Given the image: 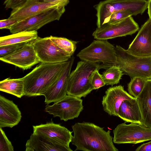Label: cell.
<instances>
[{
    "mask_svg": "<svg viewBox=\"0 0 151 151\" xmlns=\"http://www.w3.org/2000/svg\"><path fill=\"white\" fill-rule=\"evenodd\" d=\"M0 90L21 98L24 96V81L23 78H6L0 82Z\"/></svg>",
    "mask_w": 151,
    "mask_h": 151,
    "instance_id": "obj_23",
    "label": "cell"
},
{
    "mask_svg": "<svg viewBox=\"0 0 151 151\" xmlns=\"http://www.w3.org/2000/svg\"><path fill=\"white\" fill-rule=\"evenodd\" d=\"M146 81L139 78H131L127 86L128 93L135 98L137 97L142 91Z\"/></svg>",
    "mask_w": 151,
    "mask_h": 151,
    "instance_id": "obj_26",
    "label": "cell"
},
{
    "mask_svg": "<svg viewBox=\"0 0 151 151\" xmlns=\"http://www.w3.org/2000/svg\"><path fill=\"white\" fill-rule=\"evenodd\" d=\"M31 42L41 63L65 62L68 61L72 56L58 46L51 40L50 37H38Z\"/></svg>",
    "mask_w": 151,
    "mask_h": 151,
    "instance_id": "obj_9",
    "label": "cell"
},
{
    "mask_svg": "<svg viewBox=\"0 0 151 151\" xmlns=\"http://www.w3.org/2000/svg\"><path fill=\"white\" fill-rule=\"evenodd\" d=\"M51 40L59 48L71 55L73 54L76 48L78 42L64 37L50 36Z\"/></svg>",
    "mask_w": 151,
    "mask_h": 151,
    "instance_id": "obj_25",
    "label": "cell"
},
{
    "mask_svg": "<svg viewBox=\"0 0 151 151\" xmlns=\"http://www.w3.org/2000/svg\"><path fill=\"white\" fill-rule=\"evenodd\" d=\"M97 13V27L108 22L114 13L127 11L134 13L137 7L136 0H105L100 2L94 6Z\"/></svg>",
    "mask_w": 151,
    "mask_h": 151,
    "instance_id": "obj_12",
    "label": "cell"
},
{
    "mask_svg": "<svg viewBox=\"0 0 151 151\" xmlns=\"http://www.w3.org/2000/svg\"><path fill=\"white\" fill-rule=\"evenodd\" d=\"M18 22L17 20L9 18L7 19L1 20L0 21V29H9L12 26Z\"/></svg>",
    "mask_w": 151,
    "mask_h": 151,
    "instance_id": "obj_32",
    "label": "cell"
},
{
    "mask_svg": "<svg viewBox=\"0 0 151 151\" xmlns=\"http://www.w3.org/2000/svg\"><path fill=\"white\" fill-rule=\"evenodd\" d=\"M99 66L96 63L83 60L78 62L74 70L70 73L68 81L67 95L81 98L89 94L93 88L89 80L92 72Z\"/></svg>",
    "mask_w": 151,
    "mask_h": 151,
    "instance_id": "obj_5",
    "label": "cell"
},
{
    "mask_svg": "<svg viewBox=\"0 0 151 151\" xmlns=\"http://www.w3.org/2000/svg\"><path fill=\"white\" fill-rule=\"evenodd\" d=\"M127 52L140 57L151 56V19L149 18L142 26L135 38L130 44Z\"/></svg>",
    "mask_w": 151,
    "mask_h": 151,
    "instance_id": "obj_17",
    "label": "cell"
},
{
    "mask_svg": "<svg viewBox=\"0 0 151 151\" xmlns=\"http://www.w3.org/2000/svg\"><path fill=\"white\" fill-rule=\"evenodd\" d=\"M65 7L51 9L19 22L11 27L10 32L14 34L24 31H37L47 24L59 20L65 11Z\"/></svg>",
    "mask_w": 151,
    "mask_h": 151,
    "instance_id": "obj_8",
    "label": "cell"
},
{
    "mask_svg": "<svg viewBox=\"0 0 151 151\" xmlns=\"http://www.w3.org/2000/svg\"><path fill=\"white\" fill-rule=\"evenodd\" d=\"M148 14L150 19H151V0L148 1L147 8Z\"/></svg>",
    "mask_w": 151,
    "mask_h": 151,
    "instance_id": "obj_34",
    "label": "cell"
},
{
    "mask_svg": "<svg viewBox=\"0 0 151 151\" xmlns=\"http://www.w3.org/2000/svg\"><path fill=\"white\" fill-rule=\"evenodd\" d=\"M14 147L4 132L0 127V151H13Z\"/></svg>",
    "mask_w": 151,
    "mask_h": 151,
    "instance_id": "obj_28",
    "label": "cell"
},
{
    "mask_svg": "<svg viewBox=\"0 0 151 151\" xmlns=\"http://www.w3.org/2000/svg\"><path fill=\"white\" fill-rule=\"evenodd\" d=\"M132 16V14L128 11H121L116 12L111 14L108 23L117 22Z\"/></svg>",
    "mask_w": 151,
    "mask_h": 151,
    "instance_id": "obj_30",
    "label": "cell"
},
{
    "mask_svg": "<svg viewBox=\"0 0 151 151\" xmlns=\"http://www.w3.org/2000/svg\"><path fill=\"white\" fill-rule=\"evenodd\" d=\"M116 65L123 74L131 78H139L146 81L151 80V56L140 57L129 53L121 46L115 47Z\"/></svg>",
    "mask_w": 151,
    "mask_h": 151,
    "instance_id": "obj_3",
    "label": "cell"
},
{
    "mask_svg": "<svg viewBox=\"0 0 151 151\" xmlns=\"http://www.w3.org/2000/svg\"><path fill=\"white\" fill-rule=\"evenodd\" d=\"M136 151H151V140L144 143L138 147L135 150Z\"/></svg>",
    "mask_w": 151,
    "mask_h": 151,
    "instance_id": "obj_33",
    "label": "cell"
},
{
    "mask_svg": "<svg viewBox=\"0 0 151 151\" xmlns=\"http://www.w3.org/2000/svg\"><path fill=\"white\" fill-rule=\"evenodd\" d=\"M118 116L126 123L141 124L142 115L136 98L122 102L119 109Z\"/></svg>",
    "mask_w": 151,
    "mask_h": 151,
    "instance_id": "obj_21",
    "label": "cell"
},
{
    "mask_svg": "<svg viewBox=\"0 0 151 151\" xmlns=\"http://www.w3.org/2000/svg\"><path fill=\"white\" fill-rule=\"evenodd\" d=\"M139 29L138 24L131 16L121 20L107 23L97 27L92 36L96 40H107L132 35Z\"/></svg>",
    "mask_w": 151,
    "mask_h": 151,
    "instance_id": "obj_7",
    "label": "cell"
},
{
    "mask_svg": "<svg viewBox=\"0 0 151 151\" xmlns=\"http://www.w3.org/2000/svg\"><path fill=\"white\" fill-rule=\"evenodd\" d=\"M35 0L45 1V2H52V1H57L58 0Z\"/></svg>",
    "mask_w": 151,
    "mask_h": 151,
    "instance_id": "obj_35",
    "label": "cell"
},
{
    "mask_svg": "<svg viewBox=\"0 0 151 151\" xmlns=\"http://www.w3.org/2000/svg\"><path fill=\"white\" fill-rule=\"evenodd\" d=\"M21 113L12 101L0 95V127L12 128L22 118Z\"/></svg>",
    "mask_w": 151,
    "mask_h": 151,
    "instance_id": "obj_18",
    "label": "cell"
},
{
    "mask_svg": "<svg viewBox=\"0 0 151 151\" xmlns=\"http://www.w3.org/2000/svg\"><path fill=\"white\" fill-rule=\"evenodd\" d=\"M83 109L82 99L67 95L51 105L47 104L45 111L54 117H58L61 120L67 121L78 117Z\"/></svg>",
    "mask_w": 151,
    "mask_h": 151,
    "instance_id": "obj_10",
    "label": "cell"
},
{
    "mask_svg": "<svg viewBox=\"0 0 151 151\" xmlns=\"http://www.w3.org/2000/svg\"><path fill=\"white\" fill-rule=\"evenodd\" d=\"M114 143L135 144L151 140V128L141 124L126 122L120 124L113 130Z\"/></svg>",
    "mask_w": 151,
    "mask_h": 151,
    "instance_id": "obj_6",
    "label": "cell"
},
{
    "mask_svg": "<svg viewBox=\"0 0 151 151\" xmlns=\"http://www.w3.org/2000/svg\"><path fill=\"white\" fill-rule=\"evenodd\" d=\"M77 56L82 60L97 64L100 69L117 66L115 47L107 40H94Z\"/></svg>",
    "mask_w": 151,
    "mask_h": 151,
    "instance_id": "obj_4",
    "label": "cell"
},
{
    "mask_svg": "<svg viewBox=\"0 0 151 151\" xmlns=\"http://www.w3.org/2000/svg\"><path fill=\"white\" fill-rule=\"evenodd\" d=\"M68 60L55 63H41L36 66L23 77L24 96L42 95L60 77Z\"/></svg>",
    "mask_w": 151,
    "mask_h": 151,
    "instance_id": "obj_2",
    "label": "cell"
},
{
    "mask_svg": "<svg viewBox=\"0 0 151 151\" xmlns=\"http://www.w3.org/2000/svg\"><path fill=\"white\" fill-rule=\"evenodd\" d=\"M99 70L98 68L96 69L92 72L89 76V80L94 90L98 89L106 85L102 75L99 72Z\"/></svg>",
    "mask_w": 151,
    "mask_h": 151,
    "instance_id": "obj_27",
    "label": "cell"
},
{
    "mask_svg": "<svg viewBox=\"0 0 151 151\" xmlns=\"http://www.w3.org/2000/svg\"><path fill=\"white\" fill-rule=\"evenodd\" d=\"M26 151H72L70 147L54 142L32 134L25 145Z\"/></svg>",
    "mask_w": 151,
    "mask_h": 151,
    "instance_id": "obj_19",
    "label": "cell"
},
{
    "mask_svg": "<svg viewBox=\"0 0 151 151\" xmlns=\"http://www.w3.org/2000/svg\"><path fill=\"white\" fill-rule=\"evenodd\" d=\"M136 98L142 115L141 124L151 128V80L146 81L142 91Z\"/></svg>",
    "mask_w": 151,
    "mask_h": 151,
    "instance_id": "obj_20",
    "label": "cell"
},
{
    "mask_svg": "<svg viewBox=\"0 0 151 151\" xmlns=\"http://www.w3.org/2000/svg\"><path fill=\"white\" fill-rule=\"evenodd\" d=\"M74 60V57L71 56L60 77L43 94L47 104L57 102L67 95L69 78Z\"/></svg>",
    "mask_w": 151,
    "mask_h": 151,
    "instance_id": "obj_15",
    "label": "cell"
},
{
    "mask_svg": "<svg viewBox=\"0 0 151 151\" xmlns=\"http://www.w3.org/2000/svg\"><path fill=\"white\" fill-rule=\"evenodd\" d=\"M27 0H5L4 4L6 9H13L22 6Z\"/></svg>",
    "mask_w": 151,
    "mask_h": 151,
    "instance_id": "obj_31",
    "label": "cell"
},
{
    "mask_svg": "<svg viewBox=\"0 0 151 151\" xmlns=\"http://www.w3.org/2000/svg\"><path fill=\"white\" fill-rule=\"evenodd\" d=\"M0 60L24 70L30 68L40 62L31 41L11 54L0 57Z\"/></svg>",
    "mask_w": 151,
    "mask_h": 151,
    "instance_id": "obj_14",
    "label": "cell"
},
{
    "mask_svg": "<svg viewBox=\"0 0 151 151\" xmlns=\"http://www.w3.org/2000/svg\"><path fill=\"white\" fill-rule=\"evenodd\" d=\"M69 0H58L48 2L35 0H27L22 6L12 9L9 18L19 22L47 10L66 6Z\"/></svg>",
    "mask_w": 151,
    "mask_h": 151,
    "instance_id": "obj_11",
    "label": "cell"
},
{
    "mask_svg": "<svg viewBox=\"0 0 151 151\" xmlns=\"http://www.w3.org/2000/svg\"><path fill=\"white\" fill-rule=\"evenodd\" d=\"M32 127L34 134L67 147H69L73 138V132L52 121Z\"/></svg>",
    "mask_w": 151,
    "mask_h": 151,
    "instance_id": "obj_13",
    "label": "cell"
},
{
    "mask_svg": "<svg viewBox=\"0 0 151 151\" xmlns=\"http://www.w3.org/2000/svg\"><path fill=\"white\" fill-rule=\"evenodd\" d=\"M134 98L121 85L110 87L103 97L101 102L103 110L110 116H118L119 109L122 102Z\"/></svg>",
    "mask_w": 151,
    "mask_h": 151,
    "instance_id": "obj_16",
    "label": "cell"
},
{
    "mask_svg": "<svg viewBox=\"0 0 151 151\" xmlns=\"http://www.w3.org/2000/svg\"><path fill=\"white\" fill-rule=\"evenodd\" d=\"M123 75L119 67L114 66L106 69L102 75L106 85L112 86L119 83Z\"/></svg>",
    "mask_w": 151,
    "mask_h": 151,
    "instance_id": "obj_24",
    "label": "cell"
},
{
    "mask_svg": "<svg viewBox=\"0 0 151 151\" xmlns=\"http://www.w3.org/2000/svg\"><path fill=\"white\" fill-rule=\"evenodd\" d=\"M73 135L72 144L76 150L118 151L114 144L109 130L95 124L83 122L76 123L72 126Z\"/></svg>",
    "mask_w": 151,
    "mask_h": 151,
    "instance_id": "obj_1",
    "label": "cell"
},
{
    "mask_svg": "<svg viewBox=\"0 0 151 151\" xmlns=\"http://www.w3.org/2000/svg\"><path fill=\"white\" fill-rule=\"evenodd\" d=\"M27 43L12 44L0 47V57L11 54L23 47Z\"/></svg>",
    "mask_w": 151,
    "mask_h": 151,
    "instance_id": "obj_29",
    "label": "cell"
},
{
    "mask_svg": "<svg viewBox=\"0 0 151 151\" xmlns=\"http://www.w3.org/2000/svg\"><path fill=\"white\" fill-rule=\"evenodd\" d=\"M37 31H24L0 38V47L9 45L28 42L38 37Z\"/></svg>",
    "mask_w": 151,
    "mask_h": 151,
    "instance_id": "obj_22",
    "label": "cell"
}]
</instances>
